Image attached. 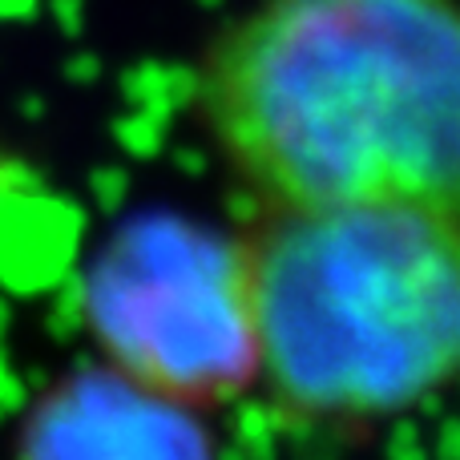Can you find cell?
Masks as SVG:
<instances>
[{"instance_id":"obj_1","label":"cell","mask_w":460,"mask_h":460,"mask_svg":"<svg viewBox=\"0 0 460 460\" xmlns=\"http://www.w3.org/2000/svg\"><path fill=\"white\" fill-rule=\"evenodd\" d=\"M194 105L259 207L460 215V0H251Z\"/></svg>"},{"instance_id":"obj_2","label":"cell","mask_w":460,"mask_h":460,"mask_svg":"<svg viewBox=\"0 0 460 460\" xmlns=\"http://www.w3.org/2000/svg\"><path fill=\"white\" fill-rule=\"evenodd\" d=\"M259 380L319 432H359L460 380V215L262 207L238 234Z\"/></svg>"},{"instance_id":"obj_3","label":"cell","mask_w":460,"mask_h":460,"mask_svg":"<svg viewBox=\"0 0 460 460\" xmlns=\"http://www.w3.org/2000/svg\"><path fill=\"white\" fill-rule=\"evenodd\" d=\"M81 323L102 364L186 408L259 380L238 234L178 210L126 218L89 259Z\"/></svg>"},{"instance_id":"obj_4","label":"cell","mask_w":460,"mask_h":460,"mask_svg":"<svg viewBox=\"0 0 460 460\" xmlns=\"http://www.w3.org/2000/svg\"><path fill=\"white\" fill-rule=\"evenodd\" d=\"M16 460H218V445L199 408L85 364L29 404Z\"/></svg>"}]
</instances>
